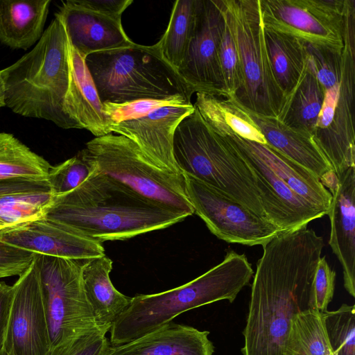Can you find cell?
<instances>
[{
    "label": "cell",
    "instance_id": "6da1fadb",
    "mask_svg": "<svg viewBox=\"0 0 355 355\" xmlns=\"http://www.w3.org/2000/svg\"><path fill=\"white\" fill-rule=\"evenodd\" d=\"M263 247L251 286L243 355H293L296 315L311 309L323 238L306 227L279 233Z\"/></svg>",
    "mask_w": 355,
    "mask_h": 355
},
{
    "label": "cell",
    "instance_id": "7a4b0ae2",
    "mask_svg": "<svg viewBox=\"0 0 355 355\" xmlns=\"http://www.w3.org/2000/svg\"><path fill=\"white\" fill-rule=\"evenodd\" d=\"M43 217L103 242L164 229L188 216L141 196L97 166L77 188L53 196Z\"/></svg>",
    "mask_w": 355,
    "mask_h": 355
},
{
    "label": "cell",
    "instance_id": "3957f363",
    "mask_svg": "<svg viewBox=\"0 0 355 355\" xmlns=\"http://www.w3.org/2000/svg\"><path fill=\"white\" fill-rule=\"evenodd\" d=\"M69 38L56 12L33 49L4 68L6 106L26 117L78 128L66 112L71 82Z\"/></svg>",
    "mask_w": 355,
    "mask_h": 355
},
{
    "label": "cell",
    "instance_id": "277c9868",
    "mask_svg": "<svg viewBox=\"0 0 355 355\" xmlns=\"http://www.w3.org/2000/svg\"><path fill=\"white\" fill-rule=\"evenodd\" d=\"M253 274L246 256L230 250L220 263L184 285L132 297L112 324L110 343L119 345L136 340L193 309L220 300L232 303Z\"/></svg>",
    "mask_w": 355,
    "mask_h": 355
},
{
    "label": "cell",
    "instance_id": "5b68a950",
    "mask_svg": "<svg viewBox=\"0 0 355 355\" xmlns=\"http://www.w3.org/2000/svg\"><path fill=\"white\" fill-rule=\"evenodd\" d=\"M354 21L346 29L341 52L305 44L307 65L323 87L324 97L313 139L340 177L355 167Z\"/></svg>",
    "mask_w": 355,
    "mask_h": 355
},
{
    "label": "cell",
    "instance_id": "8992f818",
    "mask_svg": "<svg viewBox=\"0 0 355 355\" xmlns=\"http://www.w3.org/2000/svg\"><path fill=\"white\" fill-rule=\"evenodd\" d=\"M173 152L182 173L193 175L267 219L252 170L234 146L212 130L196 108L176 128Z\"/></svg>",
    "mask_w": 355,
    "mask_h": 355
},
{
    "label": "cell",
    "instance_id": "52a82bcc",
    "mask_svg": "<svg viewBox=\"0 0 355 355\" xmlns=\"http://www.w3.org/2000/svg\"><path fill=\"white\" fill-rule=\"evenodd\" d=\"M101 103L139 100L191 101L195 89L164 58L157 44H132L91 53L85 58Z\"/></svg>",
    "mask_w": 355,
    "mask_h": 355
},
{
    "label": "cell",
    "instance_id": "ba28073f",
    "mask_svg": "<svg viewBox=\"0 0 355 355\" xmlns=\"http://www.w3.org/2000/svg\"><path fill=\"white\" fill-rule=\"evenodd\" d=\"M220 3L240 62L241 85L232 99L254 113L277 119L286 98L269 61L259 0H220Z\"/></svg>",
    "mask_w": 355,
    "mask_h": 355
},
{
    "label": "cell",
    "instance_id": "9c48e42d",
    "mask_svg": "<svg viewBox=\"0 0 355 355\" xmlns=\"http://www.w3.org/2000/svg\"><path fill=\"white\" fill-rule=\"evenodd\" d=\"M85 148L107 175L149 200L187 216L194 214L183 174L159 167L131 139L110 133L88 141Z\"/></svg>",
    "mask_w": 355,
    "mask_h": 355
},
{
    "label": "cell",
    "instance_id": "30bf717a",
    "mask_svg": "<svg viewBox=\"0 0 355 355\" xmlns=\"http://www.w3.org/2000/svg\"><path fill=\"white\" fill-rule=\"evenodd\" d=\"M35 259L40 272L50 334V351L62 348L81 337L101 331L83 286L84 259L42 254H35Z\"/></svg>",
    "mask_w": 355,
    "mask_h": 355
},
{
    "label": "cell",
    "instance_id": "8fae6325",
    "mask_svg": "<svg viewBox=\"0 0 355 355\" xmlns=\"http://www.w3.org/2000/svg\"><path fill=\"white\" fill-rule=\"evenodd\" d=\"M265 27L341 52L354 0H259Z\"/></svg>",
    "mask_w": 355,
    "mask_h": 355
},
{
    "label": "cell",
    "instance_id": "7c38bea8",
    "mask_svg": "<svg viewBox=\"0 0 355 355\" xmlns=\"http://www.w3.org/2000/svg\"><path fill=\"white\" fill-rule=\"evenodd\" d=\"M182 174L194 213L219 239L230 243L263 246L281 233L268 220L224 193L191 175Z\"/></svg>",
    "mask_w": 355,
    "mask_h": 355
},
{
    "label": "cell",
    "instance_id": "4fadbf2b",
    "mask_svg": "<svg viewBox=\"0 0 355 355\" xmlns=\"http://www.w3.org/2000/svg\"><path fill=\"white\" fill-rule=\"evenodd\" d=\"M3 349L8 355H48L51 339L35 259L12 285Z\"/></svg>",
    "mask_w": 355,
    "mask_h": 355
},
{
    "label": "cell",
    "instance_id": "5bb4252c",
    "mask_svg": "<svg viewBox=\"0 0 355 355\" xmlns=\"http://www.w3.org/2000/svg\"><path fill=\"white\" fill-rule=\"evenodd\" d=\"M207 123L215 132L227 138L248 164L257 180L266 218L277 227L281 233L305 227L311 221L326 215L293 192L241 142L239 135L222 125Z\"/></svg>",
    "mask_w": 355,
    "mask_h": 355
},
{
    "label": "cell",
    "instance_id": "9a60e30c",
    "mask_svg": "<svg viewBox=\"0 0 355 355\" xmlns=\"http://www.w3.org/2000/svg\"><path fill=\"white\" fill-rule=\"evenodd\" d=\"M225 24L220 0H200L194 35L177 71L196 93L227 97L218 58Z\"/></svg>",
    "mask_w": 355,
    "mask_h": 355
},
{
    "label": "cell",
    "instance_id": "2e32d148",
    "mask_svg": "<svg viewBox=\"0 0 355 355\" xmlns=\"http://www.w3.org/2000/svg\"><path fill=\"white\" fill-rule=\"evenodd\" d=\"M194 110L191 102H178L112 125L109 130L131 139L159 167L182 174L173 157V136L179 123Z\"/></svg>",
    "mask_w": 355,
    "mask_h": 355
},
{
    "label": "cell",
    "instance_id": "e0dca14e",
    "mask_svg": "<svg viewBox=\"0 0 355 355\" xmlns=\"http://www.w3.org/2000/svg\"><path fill=\"white\" fill-rule=\"evenodd\" d=\"M0 241L35 254L64 259H89L105 255L103 242L44 217L1 232Z\"/></svg>",
    "mask_w": 355,
    "mask_h": 355
},
{
    "label": "cell",
    "instance_id": "ac0fdd59",
    "mask_svg": "<svg viewBox=\"0 0 355 355\" xmlns=\"http://www.w3.org/2000/svg\"><path fill=\"white\" fill-rule=\"evenodd\" d=\"M338 178L337 186L329 191V244L342 266L345 288L355 297V167Z\"/></svg>",
    "mask_w": 355,
    "mask_h": 355
},
{
    "label": "cell",
    "instance_id": "d6986e66",
    "mask_svg": "<svg viewBox=\"0 0 355 355\" xmlns=\"http://www.w3.org/2000/svg\"><path fill=\"white\" fill-rule=\"evenodd\" d=\"M57 12L63 19L71 46L83 59L93 53L134 43L126 35L121 20L79 8L71 0L62 1Z\"/></svg>",
    "mask_w": 355,
    "mask_h": 355
},
{
    "label": "cell",
    "instance_id": "ffe728a7",
    "mask_svg": "<svg viewBox=\"0 0 355 355\" xmlns=\"http://www.w3.org/2000/svg\"><path fill=\"white\" fill-rule=\"evenodd\" d=\"M209 334L171 322L132 341L112 345L110 355H213Z\"/></svg>",
    "mask_w": 355,
    "mask_h": 355
},
{
    "label": "cell",
    "instance_id": "44dd1931",
    "mask_svg": "<svg viewBox=\"0 0 355 355\" xmlns=\"http://www.w3.org/2000/svg\"><path fill=\"white\" fill-rule=\"evenodd\" d=\"M238 105L257 126L268 146L306 168L319 180L333 170L311 137L288 128L277 118L254 113Z\"/></svg>",
    "mask_w": 355,
    "mask_h": 355
},
{
    "label": "cell",
    "instance_id": "7402d4cb",
    "mask_svg": "<svg viewBox=\"0 0 355 355\" xmlns=\"http://www.w3.org/2000/svg\"><path fill=\"white\" fill-rule=\"evenodd\" d=\"M71 82L66 112L78 129H86L96 137L111 133L92 77L83 59L69 44Z\"/></svg>",
    "mask_w": 355,
    "mask_h": 355
},
{
    "label": "cell",
    "instance_id": "603a6c76",
    "mask_svg": "<svg viewBox=\"0 0 355 355\" xmlns=\"http://www.w3.org/2000/svg\"><path fill=\"white\" fill-rule=\"evenodd\" d=\"M112 269V261L105 254L84 259L82 267L87 298L98 328L106 334L132 300L117 291L112 284L110 277Z\"/></svg>",
    "mask_w": 355,
    "mask_h": 355
},
{
    "label": "cell",
    "instance_id": "cb8c5ba5",
    "mask_svg": "<svg viewBox=\"0 0 355 355\" xmlns=\"http://www.w3.org/2000/svg\"><path fill=\"white\" fill-rule=\"evenodd\" d=\"M51 0H0V42L27 50L44 31Z\"/></svg>",
    "mask_w": 355,
    "mask_h": 355
},
{
    "label": "cell",
    "instance_id": "d4e9b609",
    "mask_svg": "<svg viewBox=\"0 0 355 355\" xmlns=\"http://www.w3.org/2000/svg\"><path fill=\"white\" fill-rule=\"evenodd\" d=\"M239 138L293 192L311 205L327 214L331 194L318 178L267 144L250 141L240 136Z\"/></svg>",
    "mask_w": 355,
    "mask_h": 355
},
{
    "label": "cell",
    "instance_id": "484cf974",
    "mask_svg": "<svg viewBox=\"0 0 355 355\" xmlns=\"http://www.w3.org/2000/svg\"><path fill=\"white\" fill-rule=\"evenodd\" d=\"M263 33L273 75L286 101L305 73L307 64L305 44L291 35L264 26Z\"/></svg>",
    "mask_w": 355,
    "mask_h": 355
},
{
    "label": "cell",
    "instance_id": "4316f807",
    "mask_svg": "<svg viewBox=\"0 0 355 355\" xmlns=\"http://www.w3.org/2000/svg\"><path fill=\"white\" fill-rule=\"evenodd\" d=\"M324 97L322 86L306 64L302 78L286 98L277 119L288 128L313 139Z\"/></svg>",
    "mask_w": 355,
    "mask_h": 355
},
{
    "label": "cell",
    "instance_id": "83f0119b",
    "mask_svg": "<svg viewBox=\"0 0 355 355\" xmlns=\"http://www.w3.org/2000/svg\"><path fill=\"white\" fill-rule=\"evenodd\" d=\"M199 2L176 1L167 28L156 44L162 55L176 71L184 61L193 37Z\"/></svg>",
    "mask_w": 355,
    "mask_h": 355
},
{
    "label": "cell",
    "instance_id": "f1b7e54d",
    "mask_svg": "<svg viewBox=\"0 0 355 355\" xmlns=\"http://www.w3.org/2000/svg\"><path fill=\"white\" fill-rule=\"evenodd\" d=\"M51 167L12 134L0 132V180H45Z\"/></svg>",
    "mask_w": 355,
    "mask_h": 355
},
{
    "label": "cell",
    "instance_id": "f546056e",
    "mask_svg": "<svg viewBox=\"0 0 355 355\" xmlns=\"http://www.w3.org/2000/svg\"><path fill=\"white\" fill-rule=\"evenodd\" d=\"M293 355H334L322 312L308 309L294 318L291 336Z\"/></svg>",
    "mask_w": 355,
    "mask_h": 355
},
{
    "label": "cell",
    "instance_id": "4dcf8cb0",
    "mask_svg": "<svg viewBox=\"0 0 355 355\" xmlns=\"http://www.w3.org/2000/svg\"><path fill=\"white\" fill-rule=\"evenodd\" d=\"M53 195L51 191L16 193L0 196V232L41 218Z\"/></svg>",
    "mask_w": 355,
    "mask_h": 355
},
{
    "label": "cell",
    "instance_id": "1f68e13d",
    "mask_svg": "<svg viewBox=\"0 0 355 355\" xmlns=\"http://www.w3.org/2000/svg\"><path fill=\"white\" fill-rule=\"evenodd\" d=\"M97 165L85 148L56 166H51L47 181L53 196L67 193L80 186L96 170Z\"/></svg>",
    "mask_w": 355,
    "mask_h": 355
},
{
    "label": "cell",
    "instance_id": "d6a6232c",
    "mask_svg": "<svg viewBox=\"0 0 355 355\" xmlns=\"http://www.w3.org/2000/svg\"><path fill=\"white\" fill-rule=\"evenodd\" d=\"M322 317L334 355H355L354 304H343Z\"/></svg>",
    "mask_w": 355,
    "mask_h": 355
},
{
    "label": "cell",
    "instance_id": "836d02e7",
    "mask_svg": "<svg viewBox=\"0 0 355 355\" xmlns=\"http://www.w3.org/2000/svg\"><path fill=\"white\" fill-rule=\"evenodd\" d=\"M218 58L226 98H234L241 85L240 62L235 42L226 23L220 40Z\"/></svg>",
    "mask_w": 355,
    "mask_h": 355
},
{
    "label": "cell",
    "instance_id": "e575fe53",
    "mask_svg": "<svg viewBox=\"0 0 355 355\" xmlns=\"http://www.w3.org/2000/svg\"><path fill=\"white\" fill-rule=\"evenodd\" d=\"M181 101L191 102L184 97L178 96L162 101L146 99L120 104L106 103L103 104V111L109 128L112 125L136 119L157 107Z\"/></svg>",
    "mask_w": 355,
    "mask_h": 355
},
{
    "label": "cell",
    "instance_id": "d590c367",
    "mask_svg": "<svg viewBox=\"0 0 355 355\" xmlns=\"http://www.w3.org/2000/svg\"><path fill=\"white\" fill-rule=\"evenodd\" d=\"M336 272L331 268L325 257H320L314 274L311 309L327 311L335 290Z\"/></svg>",
    "mask_w": 355,
    "mask_h": 355
},
{
    "label": "cell",
    "instance_id": "8d00e7d4",
    "mask_svg": "<svg viewBox=\"0 0 355 355\" xmlns=\"http://www.w3.org/2000/svg\"><path fill=\"white\" fill-rule=\"evenodd\" d=\"M105 334L95 331L62 348L51 350L48 355H110L112 345Z\"/></svg>",
    "mask_w": 355,
    "mask_h": 355
},
{
    "label": "cell",
    "instance_id": "74e56055",
    "mask_svg": "<svg viewBox=\"0 0 355 355\" xmlns=\"http://www.w3.org/2000/svg\"><path fill=\"white\" fill-rule=\"evenodd\" d=\"M35 255L0 241V278L19 277L31 266Z\"/></svg>",
    "mask_w": 355,
    "mask_h": 355
},
{
    "label": "cell",
    "instance_id": "f35d334b",
    "mask_svg": "<svg viewBox=\"0 0 355 355\" xmlns=\"http://www.w3.org/2000/svg\"><path fill=\"white\" fill-rule=\"evenodd\" d=\"M76 6L121 20V15L132 0H71Z\"/></svg>",
    "mask_w": 355,
    "mask_h": 355
},
{
    "label": "cell",
    "instance_id": "ab89813d",
    "mask_svg": "<svg viewBox=\"0 0 355 355\" xmlns=\"http://www.w3.org/2000/svg\"><path fill=\"white\" fill-rule=\"evenodd\" d=\"M51 191L45 180L13 179L0 180V196L21 192Z\"/></svg>",
    "mask_w": 355,
    "mask_h": 355
},
{
    "label": "cell",
    "instance_id": "60d3db41",
    "mask_svg": "<svg viewBox=\"0 0 355 355\" xmlns=\"http://www.w3.org/2000/svg\"><path fill=\"white\" fill-rule=\"evenodd\" d=\"M13 295L12 286L0 282V349H3Z\"/></svg>",
    "mask_w": 355,
    "mask_h": 355
},
{
    "label": "cell",
    "instance_id": "b9f144b4",
    "mask_svg": "<svg viewBox=\"0 0 355 355\" xmlns=\"http://www.w3.org/2000/svg\"><path fill=\"white\" fill-rule=\"evenodd\" d=\"M6 106V82L3 70H0V108Z\"/></svg>",
    "mask_w": 355,
    "mask_h": 355
},
{
    "label": "cell",
    "instance_id": "7bdbcfd3",
    "mask_svg": "<svg viewBox=\"0 0 355 355\" xmlns=\"http://www.w3.org/2000/svg\"><path fill=\"white\" fill-rule=\"evenodd\" d=\"M0 355H8L3 349H0Z\"/></svg>",
    "mask_w": 355,
    "mask_h": 355
}]
</instances>
